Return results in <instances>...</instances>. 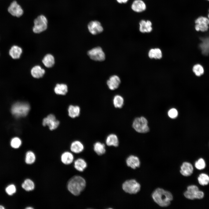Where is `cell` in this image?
<instances>
[{
  "instance_id": "cell-1",
  "label": "cell",
  "mask_w": 209,
  "mask_h": 209,
  "mask_svg": "<svg viewBox=\"0 0 209 209\" xmlns=\"http://www.w3.org/2000/svg\"><path fill=\"white\" fill-rule=\"evenodd\" d=\"M152 197L154 201L161 207L169 206L173 199V195L170 192L160 188L154 190Z\"/></svg>"
},
{
  "instance_id": "cell-2",
  "label": "cell",
  "mask_w": 209,
  "mask_h": 209,
  "mask_svg": "<svg viewBox=\"0 0 209 209\" xmlns=\"http://www.w3.org/2000/svg\"><path fill=\"white\" fill-rule=\"evenodd\" d=\"M85 179L81 176H74L69 180L67 183V189L73 195L78 196L80 195L86 187Z\"/></svg>"
},
{
  "instance_id": "cell-3",
  "label": "cell",
  "mask_w": 209,
  "mask_h": 209,
  "mask_svg": "<svg viewBox=\"0 0 209 209\" xmlns=\"http://www.w3.org/2000/svg\"><path fill=\"white\" fill-rule=\"evenodd\" d=\"M29 105L25 102H17L12 106L11 111L12 114L16 118L26 116L30 110Z\"/></svg>"
},
{
  "instance_id": "cell-4",
  "label": "cell",
  "mask_w": 209,
  "mask_h": 209,
  "mask_svg": "<svg viewBox=\"0 0 209 209\" xmlns=\"http://www.w3.org/2000/svg\"><path fill=\"white\" fill-rule=\"evenodd\" d=\"M33 24V31L35 33H39L47 29L48 20L45 16L42 15L38 16L34 20Z\"/></svg>"
},
{
  "instance_id": "cell-5",
  "label": "cell",
  "mask_w": 209,
  "mask_h": 209,
  "mask_svg": "<svg viewBox=\"0 0 209 209\" xmlns=\"http://www.w3.org/2000/svg\"><path fill=\"white\" fill-rule=\"evenodd\" d=\"M141 188L140 184L134 179L125 181L122 185L123 190L130 194H135L138 192Z\"/></svg>"
},
{
  "instance_id": "cell-6",
  "label": "cell",
  "mask_w": 209,
  "mask_h": 209,
  "mask_svg": "<svg viewBox=\"0 0 209 209\" xmlns=\"http://www.w3.org/2000/svg\"><path fill=\"white\" fill-rule=\"evenodd\" d=\"M147 124V121L145 117H137L134 119L132 127L137 132L145 133L148 132L149 130Z\"/></svg>"
},
{
  "instance_id": "cell-7",
  "label": "cell",
  "mask_w": 209,
  "mask_h": 209,
  "mask_svg": "<svg viewBox=\"0 0 209 209\" xmlns=\"http://www.w3.org/2000/svg\"><path fill=\"white\" fill-rule=\"evenodd\" d=\"M7 10L12 16L17 18L22 16L24 12L22 6L16 0L13 1L10 3Z\"/></svg>"
},
{
  "instance_id": "cell-8",
  "label": "cell",
  "mask_w": 209,
  "mask_h": 209,
  "mask_svg": "<svg viewBox=\"0 0 209 209\" xmlns=\"http://www.w3.org/2000/svg\"><path fill=\"white\" fill-rule=\"evenodd\" d=\"M87 54L91 59L96 61H102L105 58V54L100 47L92 48L88 51Z\"/></svg>"
},
{
  "instance_id": "cell-9",
  "label": "cell",
  "mask_w": 209,
  "mask_h": 209,
  "mask_svg": "<svg viewBox=\"0 0 209 209\" xmlns=\"http://www.w3.org/2000/svg\"><path fill=\"white\" fill-rule=\"evenodd\" d=\"M59 124V121L56 119L55 116L51 114L44 118L42 121L43 125L44 126H48L51 130L57 128Z\"/></svg>"
},
{
  "instance_id": "cell-10",
  "label": "cell",
  "mask_w": 209,
  "mask_h": 209,
  "mask_svg": "<svg viewBox=\"0 0 209 209\" xmlns=\"http://www.w3.org/2000/svg\"><path fill=\"white\" fill-rule=\"evenodd\" d=\"M87 27L89 32L93 35L99 34L103 30V28L101 23L98 21H90L88 23Z\"/></svg>"
},
{
  "instance_id": "cell-11",
  "label": "cell",
  "mask_w": 209,
  "mask_h": 209,
  "mask_svg": "<svg viewBox=\"0 0 209 209\" xmlns=\"http://www.w3.org/2000/svg\"><path fill=\"white\" fill-rule=\"evenodd\" d=\"M199 189L198 187L195 185H191L188 186L187 190L184 193V197L190 200L196 199L198 191Z\"/></svg>"
},
{
  "instance_id": "cell-12",
  "label": "cell",
  "mask_w": 209,
  "mask_h": 209,
  "mask_svg": "<svg viewBox=\"0 0 209 209\" xmlns=\"http://www.w3.org/2000/svg\"><path fill=\"white\" fill-rule=\"evenodd\" d=\"M193 166L189 162H184L181 166L180 172L183 176H190L193 173Z\"/></svg>"
},
{
  "instance_id": "cell-13",
  "label": "cell",
  "mask_w": 209,
  "mask_h": 209,
  "mask_svg": "<svg viewBox=\"0 0 209 209\" xmlns=\"http://www.w3.org/2000/svg\"><path fill=\"white\" fill-rule=\"evenodd\" d=\"M121 82L119 77L114 75L111 76L107 81V84L111 90H114L118 88Z\"/></svg>"
},
{
  "instance_id": "cell-14",
  "label": "cell",
  "mask_w": 209,
  "mask_h": 209,
  "mask_svg": "<svg viewBox=\"0 0 209 209\" xmlns=\"http://www.w3.org/2000/svg\"><path fill=\"white\" fill-rule=\"evenodd\" d=\"M126 162L128 167L134 169L139 167L140 165V161L139 158L133 155L128 156L126 159Z\"/></svg>"
},
{
  "instance_id": "cell-15",
  "label": "cell",
  "mask_w": 209,
  "mask_h": 209,
  "mask_svg": "<svg viewBox=\"0 0 209 209\" xmlns=\"http://www.w3.org/2000/svg\"><path fill=\"white\" fill-rule=\"evenodd\" d=\"M146 8L145 2L142 0H135L133 2L131 8L134 12H140L145 11Z\"/></svg>"
},
{
  "instance_id": "cell-16",
  "label": "cell",
  "mask_w": 209,
  "mask_h": 209,
  "mask_svg": "<svg viewBox=\"0 0 209 209\" xmlns=\"http://www.w3.org/2000/svg\"><path fill=\"white\" fill-rule=\"evenodd\" d=\"M139 30L142 33H149L152 30V23L149 20H141L139 22Z\"/></svg>"
},
{
  "instance_id": "cell-17",
  "label": "cell",
  "mask_w": 209,
  "mask_h": 209,
  "mask_svg": "<svg viewBox=\"0 0 209 209\" xmlns=\"http://www.w3.org/2000/svg\"><path fill=\"white\" fill-rule=\"evenodd\" d=\"M21 48L17 45L12 46L9 51V55L13 59L19 58L22 53Z\"/></svg>"
},
{
  "instance_id": "cell-18",
  "label": "cell",
  "mask_w": 209,
  "mask_h": 209,
  "mask_svg": "<svg viewBox=\"0 0 209 209\" xmlns=\"http://www.w3.org/2000/svg\"><path fill=\"white\" fill-rule=\"evenodd\" d=\"M105 142L108 146L117 147L118 146L119 142L117 135L113 134L109 135L107 137Z\"/></svg>"
},
{
  "instance_id": "cell-19",
  "label": "cell",
  "mask_w": 209,
  "mask_h": 209,
  "mask_svg": "<svg viewBox=\"0 0 209 209\" xmlns=\"http://www.w3.org/2000/svg\"><path fill=\"white\" fill-rule=\"evenodd\" d=\"M83 144L80 141L75 140L71 144L70 149L73 152L78 154L82 152L84 149Z\"/></svg>"
},
{
  "instance_id": "cell-20",
  "label": "cell",
  "mask_w": 209,
  "mask_h": 209,
  "mask_svg": "<svg viewBox=\"0 0 209 209\" xmlns=\"http://www.w3.org/2000/svg\"><path fill=\"white\" fill-rule=\"evenodd\" d=\"M87 163L82 158H78L74 163V167L78 171L82 172L87 168Z\"/></svg>"
},
{
  "instance_id": "cell-21",
  "label": "cell",
  "mask_w": 209,
  "mask_h": 209,
  "mask_svg": "<svg viewBox=\"0 0 209 209\" xmlns=\"http://www.w3.org/2000/svg\"><path fill=\"white\" fill-rule=\"evenodd\" d=\"M45 73V70L38 65L33 67L31 71V73L33 77L37 78H42Z\"/></svg>"
},
{
  "instance_id": "cell-22",
  "label": "cell",
  "mask_w": 209,
  "mask_h": 209,
  "mask_svg": "<svg viewBox=\"0 0 209 209\" xmlns=\"http://www.w3.org/2000/svg\"><path fill=\"white\" fill-rule=\"evenodd\" d=\"M61 159L62 162L64 164L69 165L72 163L73 161V155L70 152H66L62 154Z\"/></svg>"
},
{
  "instance_id": "cell-23",
  "label": "cell",
  "mask_w": 209,
  "mask_h": 209,
  "mask_svg": "<svg viewBox=\"0 0 209 209\" xmlns=\"http://www.w3.org/2000/svg\"><path fill=\"white\" fill-rule=\"evenodd\" d=\"M93 150L99 156L104 154L106 151L105 145L100 142H97L94 144Z\"/></svg>"
},
{
  "instance_id": "cell-24",
  "label": "cell",
  "mask_w": 209,
  "mask_h": 209,
  "mask_svg": "<svg viewBox=\"0 0 209 209\" xmlns=\"http://www.w3.org/2000/svg\"><path fill=\"white\" fill-rule=\"evenodd\" d=\"M80 111V108L78 106L70 105L68 109L69 115L71 118H75L79 116Z\"/></svg>"
},
{
  "instance_id": "cell-25",
  "label": "cell",
  "mask_w": 209,
  "mask_h": 209,
  "mask_svg": "<svg viewBox=\"0 0 209 209\" xmlns=\"http://www.w3.org/2000/svg\"><path fill=\"white\" fill-rule=\"evenodd\" d=\"M42 62L46 67L50 68L54 65L55 59L54 57L52 55L47 54L44 57Z\"/></svg>"
},
{
  "instance_id": "cell-26",
  "label": "cell",
  "mask_w": 209,
  "mask_h": 209,
  "mask_svg": "<svg viewBox=\"0 0 209 209\" xmlns=\"http://www.w3.org/2000/svg\"><path fill=\"white\" fill-rule=\"evenodd\" d=\"M148 56L151 59H159L162 57V52L161 49L159 48H152L149 51Z\"/></svg>"
},
{
  "instance_id": "cell-27",
  "label": "cell",
  "mask_w": 209,
  "mask_h": 209,
  "mask_svg": "<svg viewBox=\"0 0 209 209\" xmlns=\"http://www.w3.org/2000/svg\"><path fill=\"white\" fill-rule=\"evenodd\" d=\"M54 90L55 93L57 94L65 95L68 91V87L65 84H58L55 87Z\"/></svg>"
},
{
  "instance_id": "cell-28",
  "label": "cell",
  "mask_w": 209,
  "mask_h": 209,
  "mask_svg": "<svg viewBox=\"0 0 209 209\" xmlns=\"http://www.w3.org/2000/svg\"><path fill=\"white\" fill-rule=\"evenodd\" d=\"M23 189L27 191L33 190L35 187V184L31 180L28 179L25 180L21 185Z\"/></svg>"
},
{
  "instance_id": "cell-29",
  "label": "cell",
  "mask_w": 209,
  "mask_h": 209,
  "mask_svg": "<svg viewBox=\"0 0 209 209\" xmlns=\"http://www.w3.org/2000/svg\"><path fill=\"white\" fill-rule=\"evenodd\" d=\"M113 104L116 108H121L124 103V99L122 97L119 95L115 96L113 98Z\"/></svg>"
},
{
  "instance_id": "cell-30",
  "label": "cell",
  "mask_w": 209,
  "mask_h": 209,
  "mask_svg": "<svg viewBox=\"0 0 209 209\" xmlns=\"http://www.w3.org/2000/svg\"><path fill=\"white\" fill-rule=\"evenodd\" d=\"M199 184L202 186L208 185L209 183V176L206 174H200L197 178Z\"/></svg>"
},
{
  "instance_id": "cell-31",
  "label": "cell",
  "mask_w": 209,
  "mask_h": 209,
  "mask_svg": "<svg viewBox=\"0 0 209 209\" xmlns=\"http://www.w3.org/2000/svg\"><path fill=\"white\" fill-rule=\"evenodd\" d=\"M35 155L33 152L29 151L26 152L25 159V162L26 164H32L35 162Z\"/></svg>"
},
{
  "instance_id": "cell-32",
  "label": "cell",
  "mask_w": 209,
  "mask_h": 209,
  "mask_svg": "<svg viewBox=\"0 0 209 209\" xmlns=\"http://www.w3.org/2000/svg\"><path fill=\"white\" fill-rule=\"evenodd\" d=\"M192 71L194 74L197 76H200L204 73V69L202 66L200 64H197L194 65Z\"/></svg>"
},
{
  "instance_id": "cell-33",
  "label": "cell",
  "mask_w": 209,
  "mask_h": 209,
  "mask_svg": "<svg viewBox=\"0 0 209 209\" xmlns=\"http://www.w3.org/2000/svg\"><path fill=\"white\" fill-rule=\"evenodd\" d=\"M195 24H199L205 25H209V19L208 17L200 16L195 20Z\"/></svg>"
},
{
  "instance_id": "cell-34",
  "label": "cell",
  "mask_w": 209,
  "mask_h": 209,
  "mask_svg": "<svg viewBox=\"0 0 209 209\" xmlns=\"http://www.w3.org/2000/svg\"><path fill=\"white\" fill-rule=\"evenodd\" d=\"M194 166L197 169L201 170L204 169L206 166V163L204 160L202 158H200L195 163Z\"/></svg>"
},
{
  "instance_id": "cell-35",
  "label": "cell",
  "mask_w": 209,
  "mask_h": 209,
  "mask_svg": "<svg viewBox=\"0 0 209 209\" xmlns=\"http://www.w3.org/2000/svg\"><path fill=\"white\" fill-rule=\"evenodd\" d=\"M21 144V141L20 139L18 137H15L12 139L10 142V145L12 147L15 148L19 147Z\"/></svg>"
},
{
  "instance_id": "cell-36",
  "label": "cell",
  "mask_w": 209,
  "mask_h": 209,
  "mask_svg": "<svg viewBox=\"0 0 209 209\" xmlns=\"http://www.w3.org/2000/svg\"><path fill=\"white\" fill-rule=\"evenodd\" d=\"M7 193L9 195H12L16 191V188L15 185L12 184L8 186L6 189Z\"/></svg>"
},
{
  "instance_id": "cell-37",
  "label": "cell",
  "mask_w": 209,
  "mask_h": 209,
  "mask_svg": "<svg viewBox=\"0 0 209 209\" xmlns=\"http://www.w3.org/2000/svg\"><path fill=\"white\" fill-rule=\"evenodd\" d=\"M178 114L177 111L174 108H172L170 109L168 112V116L172 118H176Z\"/></svg>"
},
{
  "instance_id": "cell-38",
  "label": "cell",
  "mask_w": 209,
  "mask_h": 209,
  "mask_svg": "<svg viewBox=\"0 0 209 209\" xmlns=\"http://www.w3.org/2000/svg\"><path fill=\"white\" fill-rule=\"evenodd\" d=\"M117 2L120 3H126L128 0H116Z\"/></svg>"
},
{
  "instance_id": "cell-39",
  "label": "cell",
  "mask_w": 209,
  "mask_h": 209,
  "mask_svg": "<svg viewBox=\"0 0 209 209\" xmlns=\"http://www.w3.org/2000/svg\"><path fill=\"white\" fill-rule=\"evenodd\" d=\"M26 209H33V208L32 207H27L26 208Z\"/></svg>"
},
{
  "instance_id": "cell-40",
  "label": "cell",
  "mask_w": 209,
  "mask_h": 209,
  "mask_svg": "<svg viewBox=\"0 0 209 209\" xmlns=\"http://www.w3.org/2000/svg\"><path fill=\"white\" fill-rule=\"evenodd\" d=\"M5 208L2 206L0 205V209H4Z\"/></svg>"
},
{
  "instance_id": "cell-41",
  "label": "cell",
  "mask_w": 209,
  "mask_h": 209,
  "mask_svg": "<svg viewBox=\"0 0 209 209\" xmlns=\"http://www.w3.org/2000/svg\"><path fill=\"white\" fill-rule=\"evenodd\" d=\"M207 17H208V18L209 19V10H208V15H207Z\"/></svg>"
},
{
  "instance_id": "cell-42",
  "label": "cell",
  "mask_w": 209,
  "mask_h": 209,
  "mask_svg": "<svg viewBox=\"0 0 209 209\" xmlns=\"http://www.w3.org/2000/svg\"><path fill=\"white\" fill-rule=\"evenodd\" d=\"M206 0L207 1H209V0Z\"/></svg>"
}]
</instances>
